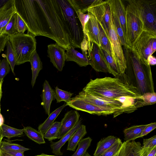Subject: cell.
<instances>
[{
    "label": "cell",
    "instance_id": "6da1fadb",
    "mask_svg": "<svg viewBox=\"0 0 156 156\" xmlns=\"http://www.w3.org/2000/svg\"><path fill=\"white\" fill-rule=\"evenodd\" d=\"M16 12L27 33L53 40L66 50L71 45L62 10L57 0H14Z\"/></svg>",
    "mask_w": 156,
    "mask_h": 156
},
{
    "label": "cell",
    "instance_id": "7a4b0ae2",
    "mask_svg": "<svg viewBox=\"0 0 156 156\" xmlns=\"http://www.w3.org/2000/svg\"><path fill=\"white\" fill-rule=\"evenodd\" d=\"M83 90L98 97L118 100L133 112L142 106L141 95L129 83L124 73L115 78L91 79Z\"/></svg>",
    "mask_w": 156,
    "mask_h": 156
},
{
    "label": "cell",
    "instance_id": "3957f363",
    "mask_svg": "<svg viewBox=\"0 0 156 156\" xmlns=\"http://www.w3.org/2000/svg\"><path fill=\"white\" fill-rule=\"evenodd\" d=\"M126 63L125 73L129 83L136 88L142 95L154 92L150 66L131 48H124Z\"/></svg>",
    "mask_w": 156,
    "mask_h": 156
},
{
    "label": "cell",
    "instance_id": "277c9868",
    "mask_svg": "<svg viewBox=\"0 0 156 156\" xmlns=\"http://www.w3.org/2000/svg\"><path fill=\"white\" fill-rule=\"evenodd\" d=\"M69 38L71 45L74 48H80L83 35L80 22L75 10L68 0H57Z\"/></svg>",
    "mask_w": 156,
    "mask_h": 156
},
{
    "label": "cell",
    "instance_id": "5b68a950",
    "mask_svg": "<svg viewBox=\"0 0 156 156\" xmlns=\"http://www.w3.org/2000/svg\"><path fill=\"white\" fill-rule=\"evenodd\" d=\"M15 56L16 65L30 62L36 50V41L35 37L29 34L17 33L9 36Z\"/></svg>",
    "mask_w": 156,
    "mask_h": 156
},
{
    "label": "cell",
    "instance_id": "8992f818",
    "mask_svg": "<svg viewBox=\"0 0 156 156\" xmlns=\"http://www.w3.org/2000/svg\"><path fill=\"white\" fill-rule=\"evenodd\" d=\"M142 22L143 30L156 35V0H129Z\"/></svg>",
    "mask_w": 156,
    "mask_h": 156
},
{
    "label": "cell",
    "instance_id": "52a82bcc",
    "mask_svg": "<svg viewBox=\"0 0 156 156\" xmlns=\"http://www.w3.org/2000/svg\"><path fill=\"white\" fill-rule=\"evenodd\" d=\"M77 95L86 102L112 112L113 118L123 113H129L133 112L118 100L93 95L83 90Z\"/></svg>",
    "mask_w": 156,
    "mask_h": 156
},
{
    "label": "cell",
    "instance_id": "ba28073f",
    "mask_svg": "<svg viewBox=\"0 0 156 156\" xmlns=\"http://www.w3.org/2000/svg\"><path fill=\"white\" fill-rule=\"evenodd\" d=\"M127 44L129 48L132 45L143 30L142 22L132 5L128 3L126 8Z\"/></svg>",
    "mask_w": 156,
    "mask_h": 156
},
{
    "label": "cell",
    "instance_id": "9c48e42d",
    "mask_svg": "<svg viewBox=\"0 0 156 156\" xmlns=\"http://www.w3.org/2000/svg\"><path fill=\"white\" fill-rule=\"evenodd\" d=\"M92 13L106 32L108 30L111 20V10L108 0H95L88 8L87 12Z\"/></svg>",
    "mask_w": 156,
    "mask_h": 156
},
{
    "label": "cell",
    "instance_id": "30bf717a",
    "mask_svg": "<svg viewBox=\"0 0 156 156\" xmlns=\"http://www.w3.org/2000/svg\"><path fill=\"white\" fill-rule=\"evenodd\" d=\"M107 36L110 43L112 57L119 68L120 74L124 73L126 68L124 52L115 29L111 14L110 25Z\"/></svg>",
    "mask_w": 156,
    "mask_h": 156
},
{
    "label": "cell",
    "instance_id": "8fae6325",
    "mask_svg": "<svg viewBox=\"0 0 156 156\" xmlns=\"http://www.w3.org/2000/svg\"><path fill=\"white\" fill-rule=\"evenodd\" d=\"M156 35L143 30L133 44L131 49L141 58L147 61L148 57L152 55V46Z\"/></svg>",
    "mask_w": 156,
    "mask_h": 156
},
{
    "label": "cell",
    "instance_id": "7c38bea8",
    "mask_svg": "<svg viewBox=\"0 0 156 156\" xmlns=\"http://www.w3.org/2000/svg\"><path fill=\"white\" fill-rule=\"evenodd\" d=\"M66 103L67 105L76 110L87 112L91 114L98 116L113 115L112 112L108 110L85 101L77 95L71 98Z\"/></svg>",
    "mask_w": 156,
    "mask_h": 156
},
{
    "label": "cell",
    "instance_id": "4fadbf2b",
    "mask_svg": "<svg viewBox=\"0 0 156 156\" xmlns=\"http://www.w3.org/2000/svg\"><path fill=\"white\" fill-rule=\"evenodd\" d=\"M92 68L96 71L108 73L111 74L108 66L103 54L102 50L93 43L90 53L87 56Z\"/></svg>",
    "mask_w": 156,
    "mask_h": 156
},
{
    "label": "cell",
    "instance_id": "5bb4252c",
    "mask_svg": "<svg viewBox=\"0 0 156 156\" xmlns=\"http://www.w3.org/2000/svg\"><path fill=\"white\" fill-rule=\"evenodd\" d=\"M90 18L85 24L83 30V36L90 41L101 46V34L99 23L95 16L87 12Z\"/></svg>",
    "mask_w": 156,
    "mask_h": 156
},
{
    "label": "cell",
    "instance_id": "9a60e30c",
    "mask_svg": "<svg viewBox=\"0 0 156 156\" xmlns=\"http://www.w3.org/2000/svg\"><path fill=\"white\" fill-rule=\"evenodd\" d=\"M65 50L56 43L48 46V57L53 66L60 71H62L65 65Z\"/></svg>",
    "mask_w": 156,
    "mask_h": 156
},
{
    "label": "cell",
    "instance_id": "2e32d148",
    "mask_svg": "<svg viewBox=\"0 0 156 156\" xmlns=\"http://www.w3.org/2000/svg\"><path fill=\"white\" fill-rule=\"evenodd\" d=\"M80 115L76 110L67 112L61 122L58 139H60L76 125L79 120Z\"/></svg>",
    "mask_w": 156,
    "mask_h": 156
},
{
    "label": "cell",
    "instance_id": "e0dca14e",
    "mask_svg": "<svg viewBox=\"0 0 156 156\" xmlns=\"http://www.w3.org/2000/svg\"><path fill=\"white\" fill-rule=\"evenodd\" d=\"M108 2L112 11L115 13L119 22L127 43L126 12L124 5L121 0H108Z\"/></svg>",
    "mask_w": 156,
    "mask_h": 156
},
{
    "label": "cell",
    "instance_id": "ac0fdd59",
    "mask_svg": "<svg viewBox=\"0 0 156 156\" xmlns=\"http://www.w3.org/2000/svg\"><path fill=\"white\" fill-rule=\"evenodd\" d=\"M16 13L14 0H9L0 9V34H2L5 26L12 16Z\"/></svg>",
    "mask_w": 156,
    "mask_h": 156
},
{
    "label": "cell",
    "instance_id": "d6986e66",
    "mask_svg": "<svg viewBox=\"0 0 156 156\" xmlns=\"http://www.w3.org/2000/svg\"><path fill=\"white\" fill-rule=\"evenodd\" d=\"M43 87L41 95L42 105L45 113L49 116L50 114L51 102L55 99V91L51 88L48 82L46 80H44Z\"/></svg>",
    "mask_w": 156,
    "mask_h": 156
},
{
    "label": "cell",
    "instance_id": "ffe728a7",
    "mask_svg": "<svg viewBox=\"0 0 156 156\" xmlns=\"http://www.w3.org/2000/svg\"><path fill=\"white\" fill-rule=\"evenodd\" d=\"M65 60L66 61H73L80 67H86L90 65L88 58L82 53L76 50L70 45L65 52Z\"/></svg>",
    "mask_w": 156,
    "mask_h": 156
},
{
    "label": "cell",
    "instance_id": "44dd1931",
    "mask_svg": "<svg viewBox=\"0 0 156 156\" xmlns=\"http://www.w3.org/2000/svg\"><path fill=\"white\" fill-rule=\"evenodd\" d=\"M81 119H79L76 125L69 132L62 137L60 140L56 142L51 141L50 145L52 152L57 156H62L63 153L61 151V149L65 143L68 141L77 129L81 125Z\"/></svg>",
    "mask_w": 156,
    "mask_h": 156
},
{
    "label": "cell",
    "instance_id": "7402d4cb",
    "mask_svg": "<svg viewBox=\"0 0 156 156\" xmlns=\"http://www.w3.org/2000/svg\"><path fill=\"white\" fill-rule=\"evenodd\" d=\"M87 133L86 126L81 125L68 140L67 150L74 151L80 141Z\"/></svg>",
    "mask_w": 156,
    "mask_h": 156
},
{
    "label": "cell",
    "instance_id": "603a6c76",
    "mask_svg": "<svg viewBox=\"0 0 156 156\" xmlns=\"http://www.w3.org/2000/svg\"><path fill=\"white\" fill-rule=\"evenodd\" d=\"M32 73L31 85L33 87L40 71L43 68V64L36 50L33 53L30 62Z\"/></svg>",
    "mask_w": 156,
    "mask_h": 156
},
{
    "label": "cell",
    "instance_id": "cb8c5ba5",
    "mask_svg": "<svg viewBox=\"0 0 156 156\" xmlns=\"http://www.w3.org/2000/svg\"><path fill=\"white\" fill-rule=\"evenodd\" d=\"M67 105V104L65 102L62 105L50 113L46 119L43 123L39 125L38 127V131L44 134L54 123L55 119L62 110Z\"/></svg>",
    "mask_w": 156,
    "mask_h": 156
},
{
    "label": "cell",
    "instance_id": "d4e9b609",
    "mask_svg": "<svg viewBox=\"0 0 156 156\" xmlns=\"http://www.w3.org/2000/svg\"><path fill=\"white\" fill-rule=\"evenodd\" d=\"M117 138L110 135L101 139L97 144L93 156H100L115 142Z\"/></svg>",
    "mask_w": 156,
    "mask_h": 156
},
{
    "label": "cell",
    "instance_id": "484cf974",
    "mask_svg": "<svg viewBox=\"0 0 156 156\" xmlns=\"http://www.w3.org/2000/svg\"><path fill=\"white\" fill-rule=\"evenodd\" d=\"M146 126L147 124L133 126L124 129L123 132L125 141L134 140L140 137L142 130Z\"/></svg>",
    "mask_w": 156,
    "mask_h": 156
},
{
    "label": "cell",
    "instance_id": "4316f807",
    "mask_svg": "<svg viewBox=\"0 0 156 156\" xmlns=\"http://www.w3.org/2000/svg\"><path fill=\"white\" fill-rule=\"evenodd\" d=\"M142 146L140 142L134 140L125 141V156H140Z\"/></svg>",
    "mask_w": 156,
    "mask_h": 156
},
{
    "label": "cell",
    "instance_id": "83f0119b",
    "mask_svg": "<svg viewBox=\"0 0 156 156\" xmlns=\"http://www.w3.org/2000/svg\"><path fill=\"white\" fill-rule=\"evenodd\" d=\"M24 132L30 140L40 144L45 143L43 134L30 126L24 127Z\"/></svg>",
    "mask_w": 156,
    "mask_h": 156
},
{
    "label": "cell",
    "instance_id": "f1b7e54d",
    "mask_svg": "<svg viewBox=\"0 0 156 156\" xmlns=\"http://www.w3.org/2000/svg\"><path fill=\"white\" fill-rule=\"evenodd\" d=\"M0 128L3 137H6L8 139L13 137L20 136L23 134L24 132L23 129H16L4 124Z\"/></svg>",
    "mask_w": 156,
    "mask_h": 156
},
{
    "label": "cell",
    "instance_id": "f546056e",
    "mask_svg": "<svg viewBox=\"0 0 156 156\" xmlns=\"http://www.w3.org/2000/svg\"><path fill=\"white\" fill-rule=\"evenodd\" d=\"M111 16L116 33L120 41L124 48H128L126 43L122 29L115 13L111 9Z\"/></svg>",
    "mask_w": 156,
    "mask_h": 156
},
{
    "label": "cell",
    "instance_id": "4dcf8cb0",
    "mask_svg": "<svg viewBox=\"0 0 156 156\" xmlns=\"http://www.w3.org/2000/svg\"><path fill=\"white\" fill-rule=\"evenodd\" d=\"M29 149L20 144L8 141H2L0 146V150L4 151H17L24 153Z\"/></svg>",
    "mask_w": 156,
    "mask_h": 156
},
{
    "label": "cell",
    "instance_id": "1f68e13d",
    "mask_svg": "<svg viewBox=\"0 0 156 156\" xmlns=\"http://www.w3.org/2000/svg\"><path fill=\"white\" fill-rule=\"evenodd\" d=\"M61 125V122H54L51 126L43 134L44 138L50 141L58 139L59 129Z\"/></svg>",
    "mask_w": 156,
    "mask_h": 156
},
{
    "label": "cell",
    "instance_id": "d6a6232c",
    "mask_svg": "<svg viewBox=\"0 0 156 156\" xmlns=\"http://www.w3.org/2000/svg\"><path fill=\"white\" fill-rule=\"evenodd\" d=\"M74 10L80 9L83 13L87 12V9L94 0H68Z\"/></svg>",
    "mask_w": 156,
    "mask_h": 156
},
{
    "label": "cell",
    "instance_id": "836d02e7",
    "mask_svg": "<svg viewBox=\"0 0 156 156\" xmlns=\"http://www.w3.org/2000/svg\"><path fill=\"white\" fill-rule=\"evenodd\" d=\"M92 139L90 137L82 139L79 142L78 147L72 156H82L87 152L90 146Z\"/></svg>",
    "mask_w": 156,
    "mask_h": 156
},
{
    "label": "cell",
    "instance_id": "e575fe53",
    "mask_svg": "<svg viewBox=\"0 0 156 156\" xmlns=\"http://www.w3.org/2000/svg\"><path fill=\"white\" fill-rule=\"evenodd\" d=\"M103 54L106 61L111 72V74L115 77L119 75L120 72L119 68L112 57L107 52L101 49Z\"/></svg>",
    "mask_w": 156,
    "mask_h": 156
},
{
    "label": "cell",
    "instance_id": "d590c367",
    "mask_svg": "<svg viewBox=\"0 0 156 156\" xmlns=\"http://www.w3.org/2000/svg\"><path fill=\"white\" fill-rule=\"evenodd\" d=\"M99 25L101 34V46L100 48L112 57L110 43L107 36V33Z\"/></svg>",
    "mask_w": 156,
    "mask_h": 156
},
{
    "label": "cell",
    "instance_id": "8d00e7d4",
    "mask_svg": "<svg viewBox=\"0 0 156 156\" xmlns=\"http://www.w3.org/2000/svg\"><path fill=\"white\" fill-rule=\"evenodd\" d=\"M73 93L59 89L57 86L55 87L54 99L57 103L65 101L66 103L69 101L71 98Z\"/></svg>",
    "mask_w": 156,
    "mask_h": 156
},
{
    "label": "cell",
    "instance_id": "74e56055",
    "mask_svg": "<svg viewBox=\"0 0 156 156\" xmlns=\"http://www.w3.org/2000/svg\"><path fill=\"white\" fill-rule=\"evenodd\" d=\"M6 58L10 66L13 74L15 75L14 69L16 65V60L14 53L12 45L8 40L6 44Z\"/></svg>",
    "mask_w": 156,
    "mask_h": 156
},
{
    "label": "cell",
    "instance_id": "f35d334b",
    "mask_svg": "<svg viewBox=\"0 0 156 156\" xmlns=\"http://www.w3.org/2000/svg\"><path fill=\"white\" fill-rule=\"evenodd\" d=\"M17 15V13H15L11 18L5 27L2 34H5L9 36L18 33L16 27Z\"/></svg>",
    "mask_w": 156,
    "mask_h": 156
},
{
    "label": "cell",
    "instance_id": "ab89813d",
    "mask_svg": "<svg viewBox=\"0 0 156 156\" xmlns=\"http://www.w3.org/2000/svg\"><path fill=\"white\" fill-rule=\"evenodd\" d=\"M122 144L121 140L117 138L115 142L100 156H113L120 149Z\"/></svg>",
    "mask_w": 156,
    "mask_h": 156
},
{
    "label": "cell",
    "instance_id": "60d3db41",
    "mask_svg": "<svg viewBox=\"0 0 156 156\" xmlns=\"http://www.w3.org/2000/svg\"><path fill=\"white\" fill-rule=\"evenodd\" d=\"M144 106L152 105L156 102V93L155 92H147L141 95Z\"/></svg>",
    "mask_w": 156,
    "mask_h": 156
},
{
    "label": "cell",
    "instance_id": "b9f144b4",
    "mask_svg": "<svg viewBox=\"0 0 156 156\" xmlns=\"http://www.w3.org/2000/svg\"><path fill=\"white\" fill-rule=\"evenodd\" d=\"M10 67L6 58H4L0 65V79L3 78L10 71Z\"/></svg>",
    "mask_w": 156,
    "mask_h": 156
},
{
    "label": "cell",
    "instance_id": "7bdbcfd3",
    "mask_svg": "<svg viewBox=\"0 0 156 156\" xmlns=\"http://www.w3.org/2000/svg\"><path fill=\"white\" fill-rule=\"evenodd\" d=\"M16 27L18 33H24L25 31L27 30L24 22L17 14L16 21Z\"/></svg>",
    "mask_w": 156,
    "mask_h": 156
},
{
    "label": "cell",
    "instance_id": "ee69618b",
    "mask_svg": "<svg viewBox=\"0 0 156 156\" xmlns=\"http://www.w3.org/2000/svg\"><path fill=\"white\" fill-rule=\"evenodd\" d=\"M74 10L80 22L83 30L85 24L89 19V15L88 13L85 14L82 13L80 9Z\"/></svg>",
    "mask_w": 156,
    "mask_h": 156
},
{
    "label": "cell",
    "instance_id": "f6af8a7d",
    "mask_svg": "<svg viewBox=\"0 0 156 156\" xmlns=\"http://www.w3.org/2000/svg\"><path fill=\"white\" fill-rule=\"evenodd\" d=\"M156 146V135L143 140L142 148H150Z\"/></svg>",
    "mask_w": 156,
    "mask_h": 156
},
{
    "label": "cell",
    "instance_id": "bcb514c9",
    "mask_svg": "<svg viewBox=\"0 0 156 156\" xmlns=\"http://www.w3.org/2000/svg\"><path fill=\"white\" fill-rule=\"evenodd\" d=\"M156 146L150 148H142L140 151V156H156Z\"/></svg>",
    "mask_w": 156,
    "mask_h": 156
},
{
    "label": "cell",
    "instance_id": "7dc6e473",
    "mask_svg": "<svg viewBox=\"0 0 156 156\" xmlns=\"http://www.w3.org/2000/svg\"><path fill=\"white\" fill-rule=\"evenodd\" d=\"M156 128V123L155 122L147 124V126L144 128L141 133L140 137L147 135L149 133L155 129Z\"/></svg>",
    "mask_w": 156,
    "mask_h": 156
},
{
    "label": "cell",
    "instance_id": "c3c4849f",
    "mask_svg": "<svg viewBox=\"0 0 156 156\" xmlns=\"http://www.w3.org/2000/svg\"><path fill=\"white\" fill-rule=\"evenodd\" d=\"M9 40V36L7 35L0 34V54L4 49L8 41Z\"/></svg>",
    "mask_w": 156,
    "mask_h": 156
},
{
    "label": "cell",
    "instance_id": "681fc988",
    "mask_svg": "<svg viewBox=\"0 0 156 156\" xmlns=\"http://www.w3.org/2000/svg\"><path fill=\"white\" fill-rule=\"evenodd\" d=\"M125 141L123 142L122 145L119 151L113 156H125Z\"/></svg>",
    "mask_w": 156,
    "mask_h": 156
},
{
    "label": "cell",
    "instance_id": "f907efd6",
    "mask_svg": "<svg viewBox=\"0 0 156 156\" xmlns=\"http://www.w3.org/2000/svg\"><path fill=\"white\" fill-rule=\"evenodd\" d=\"M147 61L150 66L155 65L156 64V58L152 55H150L148 57Z\"/></svg>",
    "mask_w": 156,
    "mask_h": 156
},
{
    "label": "cell",
    "instance_id": "816d5d0a",
    "mask_svg": "<svg viewBox=\"0 0 156 156\" xmlns=\"http://www.w3.org/2000/svg\"><path fill=\"white\" fill-rule=\"evenodd\" d=\"M12 156H24V153L17 151H5Z\"/></svg>",
    "mask_w": 156,
    "mask_h": 156
},
{
    "label": "cell",
    "instance_id": "f5cc1de1",
    "mask_svg": "<svg viewBox=\"0 0 156 156\" xmlns=\"http://www.w3.org/2000/svg\"><path fill=\"white\" fill-rule=\"evenodd\" d=\"M156 38L154 39L152 44V50L153 54L156 51Z\"/></svg>",
    "mask_w": 156,
    "mask_h": 156
},
{
    "label": "cell",
    "instance_id": "db71d44e",
    "mask_svg": "<svg viewBox=\"0 0 156 156\" xmlns=\"http://www.w3.org/2000/svg\"><path fill=\"white\" fill-rule=\"evenodd\" d=\"M3 82V79H0V110H1L0 101L2 96V86Z\"/></svg>",
    "mask_w": 156,
    "mask_h": 156
},
{
    "label": "cell",
    "instance_id": "11a10c76",
    "mask_svg": "<svg viewBox=\"0 0 156 156\" xmlns=\"http://www.w3.org/2000/svg\"><path fill=\"white\" fill-rule=\"evenodd\" d=\"M9 0H0V9L3 7Z\"/></svg>",
    "mask_w": 156,
    "mask_h": 156
},
{
    "label": "cell",
    "instance_id": "9f6ffc18",
    "mask_svg": "<svg viewBox=\"0 0 156 156\" xmlns=\"http://www.w3.org/2000/svg\"><path fill=\"white\" fill-rule=\"evenodd\" d=\"M0 156H12L6 152L0 150Z\"/></svg>",
    "mask_w": 156,
    "mask_h": 156
},
{
    "label": "cell",
    "instance_id": "6f0895ef",
    "mask_svg": "<svg viewBox=\"0 0 156 156\" xmlns=\"http://www.w3.org/2000/svg\"><path fill=\"white\" fill-rule=\"evenodd\" d=\"M4 118L1 113V110H0V127L4 124Z\"/></svg>",
    "mask_w": 156,
    "mask_h": 156
},
{
    "label": "cell",
    "instance_id": "680465c9",
    "mask_svg": "<svg viewBox=\"0 0 156 156\" xmlns=\"http://www.w3.org/2000/svg\"><path fill=\"white\" fill-rule=\"evenodd\" d=\"M35 156H59L49 155H47L46 154H44V153H42L40 155H36Z\"/></svg>",
    "mask_w": 156,
    "mask_h": 156
},
{
    "label": "cell",
    "instance_id": "91938a15",
    "mask_svg": "<svg viewBox=\"0 0 156 156\" xmlns=\"http://www.w3.org/2000/svg\"><path fill=\"white\" fill-rule=\"evenodd\" d=\"M3 138V137L2 135L1 128L0 127V146L1 144L2 141V140Z\"/></svg>",
    "mask_w": 156,
    "mask_h": 156
},
{
    "label": "cell",
    "instance_id": "94428289",
    "mask_svg": "<svg viewBox=\"0 0 156 156\" xmlns=\"http://www.w3.org/2000/svg\"><path fill=\"white\" fill-rule=\"evenodd\" d=\"M82 156H92L90 155L87 152H86V153L84 154Z\"/></svg>",
    "mask_w": 156,
    "mask_h": 156
},
{
    "label": "cell",
    "instance_id": "6125c7cd",
    "mask_svg": "<svg viewBox=\"0 0 156 156\" xmlns=\"http://www.w3.org/2000/svg\"><path fill=\"white\" fill-rule=\"evenodd\" d=\"M0 63H1V60H0Z\"/></svg>",
    "mask_w": 156,
    "mask_h": 156
}]
</instances>
